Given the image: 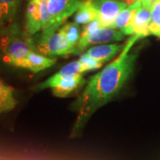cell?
Wrapping results in <instances>:
<instances>
[{"label":"cell","instance_id":"6da1fadb","mask_svg":"<svg viewBox=\"0 0 160 160\" xmlns=\"http://www.w3.org/2000/svg\"><path fill=\"white\" fill-rule=\"evenodd\" d=\"M142 38L132 35L115 60L87 82L82 93L72 105L78 117L71 137L81 131L94 112L108 103L122 88L133 71L137 54L130 53L133 45Z\"/></svg>","mask_w":160,"mask_h":160},{"label":"cell","instance_id":"7a4b0ae2","mask_svg":"<svg viewBox=\"0 0 160 160\" xmlns=\"http://www.w3.org/2000/svg\"><path fill=\"white\" fill-rule=\"evenodd\" d=\"M35 46L40 54L45 57H65L78 54L76 48L70 45L65 35L58 31H42L36 41Z\"/></svg>","mask_w":160,"mask_h":160},{"label":"cell","instance_id":"3957f363","mask_svg":"<svg viewBox=\"0 0 160 160\" xmlns=\"http://www.w3.org/2000/svg\"><path fill=\"white\" fill-rule=\"evenodd\" d=\"M32 51L31 45L15 36L7 34L0 40V51L3 60L9 65L20 68Z\"/></svg>","mask_w":160,"mask_h":160},{"label":"cell","instance_id":"277c9868","mask_svg":"<svg viewBox=\"0 0 160 160\" xmlns=\"http://www.w3.org/2000/svg\"><path fill=\"white\" fill-rule=\"evenodd\" d=\"M82 0H48L53 25L47 31H57L68 18L77 11Z\"/></svg>","mask_w":160,"mask_h":160},{"label":"cell","instance_id":"5b68a950","mask_svg":"<svg viewBox=\"0 0 160 160\" xmlns=\"http://www.w3.org/2000/svg\"><path fill=\"white\" fill-rule=\"evenodd\" d=\"M125 37V35L120 30L107 27L101 28L87 37L80 38L77 46L78 54L91 45L122 41Z\"/></svg>","mask_w":160,"mask_h":160},{"label":"cell","instance_id":"8992f818","mask_svg":"<svg viewBox=\"0 0 160 160\" xmlns=\"http://www.w3.org/2000/svg\"><path fill=\"white\" fill-rule=\"evenodd\" d=\"M93 8L97 11V19L103 27L108 28L114 21L119 12L129 4L118 0H91Z\"/></svg>","mask_w":160,"mask_h":160},{"label":"cell","instance_id":"52a82bcc","mask_svg":"<svg viewBox=\"0 0 160 160\" xmlns=\"http://www.w3.org/2000/svg\"><path fill=\"white\" fill-rule=\"evenodd\" d=\"M152 21L151 8L140 5L133 16L131 22L122 33L126 35H139L142 37L150 35L149 26Z\"/></svg>","mask_w":160,"mask_h":160},{"label":"cell","instance_id":"ba28073f","mask_svg":"<svg viewBox=\"0 0 160 160\" xmlns=\"http://www.w3.org/2000/svg\"><path fill=\"white\" fill-rule=\"evenodd\" d=\"M85 73L83 67L79 60L72 62L64 66L57 73L51 76L47 80L44 81L43 82L37 85V89L38 91L53 88L57 86L60 82L64 79H69V78L74 77L76 76L79 74H83Z\"/></svg>","mask_w":160,"mask_h":160},{"label":"cell","instance_id":"9c48e42d","mask_svg":"<svg viewBox=\"0 0 160 160\" xmlns=\"http://www.w3.org/2000/svg\"><path fill=\"white\" fill-rule=\"evenodd\" d=\"M26 28L29 34L33 35L42 31V11L40 0H29L25 13Z\"/></svg>","mask_w":160,"mask_h":160},{"label":"cell","instance_id":"30bf717a","mask_svg":"<svg viewBox=\"0 0 160 160\" xmlns=\"http://www.w3.org/2000/svg\"><path fill=\"white\" fill-rule=\"evenodd\" d=\"M57 62L55 58L45 57L37 52L31 51L22 63L20 68L29 70L33 73H37L53 66Z\"/></svg>","mask_w":160,"mask_h":160},{"label":"cell","instance_id":"8fae6325","mask_svg":"<svg viewBox=\"0 0 160 160\" xmlns=\"http://www.w3.org/2000/svg\"><path fill=\"white\" fill-rule=\"evenodd\" d=\"M125 45L119 44H104L91 48L86 53L97 61L105 63L121 53Z\"/></svg>","mask_w":160,"mask_h":160},{"label":"cell","instance_id":"7c38bea8","mask_svg":"<svg viewBox=\"0 0 160 160\" xmlns=\"http://www.w3.org/2000/svg\"><path fill=\"white\" fill-rule=\"evenodd\" d=\"M22 0H0V33L8 28L14 19Z\"/></svg>","mask_w":160,"mask_h":160},{"label":"cell","instance_id":"4fadbf2b","mask_svg":"<svg viewBox=\"0 0 160 160\" xmlns=\"http://www.w3.org/2000/svg\"><path fill=\"white\" fill-rule=\"evenodd\" d=\"M85 83L82 74H79L61 81L57 86L52 88V92L57 97H66Z\"/></svg>","mask_w":160,"mask_h":160},{"label":"cell","instance_id":"5bb4252c","mask_svg":"<svg viewBox=\"0 0 160 160\" xmlns=\"http://www.w3.org/2000/svg\"><path fill=\"white\" fill-rule=\"evenodd\" d=\"M141 2H134L131 5H128L125 8L122 10L119 13L115 18L114 21L111 24L108 28L113 29H118L122 31L131 22L133 16L138 8L141 5Z\"/></svg>","mask_w":160,"mask_h":160},{"label":"cell","instance_id":"9a60e30c","mask_svg":"<svg viewBox=\"0 0 160 160\" xmlns=\"http://www.w3.org/2000/svg\"><path fill=\"white\" fill-rule=\"evenodd\" d=\"M97 19V13L91 2V0H82L73 17L74 22L85 25Z\"/></svg>","mask_w":160,"mask_h":160},{"label":"cell","instance_id":"2e32d148","mask_svg":"<svg viewBox=\"0 0 160 160\" xmlns=\"http://www.w3.org/2000/svg\"><path fill=\"white\" fill-rule=\"evenodd\" d=\"M17 103L13 89L0 79V113L13 110Z\"/></svg>","mask_w":160,"mask_h":160},{"label":"cell","instance_id":"e0dca14e","mask_svg":"<svg viewBox=\"0 0 160 160\" xmlns=\"http://www.w3.org/2000/svg\"><path fill=\"white\" fill-rule=\"evenodd\" d=\"M58 30L65 35L70 45L77 48L78 42L81 38L82 33L79 25L76 22H68L59 28Z\"/></svg>","mask_w":160,"mask_h":160},{"label":"cell","instance_id":"ac0fdd59","mask_svg":"<svg viewBox=\"0 0 160 160\" xmlns=\"http://www.w3.org/2000/svg\"><path fill=\"white\" fill-rule=\"evenodd\" d=\"M79 61L82 65L85 72L98 69L101 68L103 65V63H102L101 62L97 61V59L91 57L86 53L81 55V57L79 59Z\"/></svg>","mask_w":160,"mask_h":160},{"label":"cell","instance_id":"d6986e66","mask_svg":"<svg viewBox=\"0 0 160 160\" xmlns=\"http://www.w3.org/2000/svg\"><path fill=\"white\" fill-rule=\"evenodd\" d=\"M101 28H103V26L102 25L101 22H100L99 20H93V21L91 22L84 25L82 31L81 33V37H87V36L91 34L93 32L97 31V30Z\"/></svg>","mask_w":160,"mask_h":160},{"label":"cell","instance_id":"ffe728a7","mask_svg":"<svg viewBox=\"0 0 160 160\" xmlns=\"http://www.w3.org/2000/svg\"><path fill=\"white\" fill-rule=\"evenodd\" d=\"M151 22H158L160 20V1L156 2L151 8Z\"/></svg>","mask_w":160,"mask_h":160},{"label":"cell","instance_id":"44dd1931","mask_svg":"<svg viewBox=\"0 0 160 160\" xmlns=\"http://www.w3.org/2000/svg\"><path fill=\"white\" fill-rule=\"evenodd\" d=\"M159 1V0H141V4L142 5L145 6V7H147V8H151L153 7V5H154L156 2H157Z\"/></svg>","mask_w":160,"mask_h":160},{"label":"cell","instance_id":"7402d4cb","mask_svg":"<svg viewBox=\"0 0 160 160\" xmlns=\"http://www.w3.org/2000/svg\"><path fill=\"white\" fill-rule=\"evenodd\" d=\"M133 1V2H139V1H141V0H132Z\"/></svg>","mask_w":160,"mask_h":160},{"label":"cell","instance_id":"603a6c76","mask_svg":"<svg viewBox=\"0 0 160 160\" xmlns=\"http://www.w3.org/2000/svg\"><path fill=\"white\" fill-rule=\"evenodd\" d=\"M121 1H126V0H121Z\"/></svg>","mask_w":160,"mask_h":160},{"label":"cell","instance_id":"cb8c5ba5","mask_svg":"<svg viewBox=\"0 0 160 160\" xmlns=\"http://www.w3.org/2000/svg\"><path fill=\"white\" fill-rule=\"evenodd\" d=\"M159 1H160V0H159Z\"/></svg>","mask_w":160,"mask_h":160},{"label":"cell","instance_id":"d4e9b609","mask_svg":"<svg viewBox=\"0 0 160 160\" xmlns=\"http://www.w3.org/2000/svg\"></svg>","mask_w":160,"mask_h":160}]
</instances>
